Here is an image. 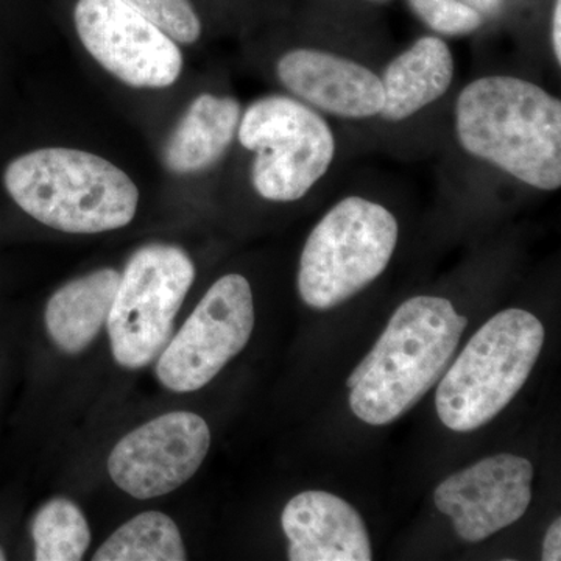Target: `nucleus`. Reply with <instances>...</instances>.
Wrapping results in <instances>:
<instances>
[{
  "label": "nucleus",
  "instance_id": "obj_20",
  "mask_svg": "<svg viewBox=\"0 0 561 561\" xmlns=\"http://www.w3.org/2000/svg\"><path fill=\"white\" fill-rule=\"evenodd\" d=\"M172 41L194 44L202 35V22L191 0H122Z\"/></svg>",
  "mask_w": 561,
  "mask_h": 561
},
{
  "label": "nucleus",
  "instance_id": "obj_17",
  "mask_svg": "<svg viewBox=\"0 0 561 561\" xmlns=\"http://www.w3.org/2000/svg\"><path fill=\"white\" fill-rule=\"evenodd\" d=\"M186 549L176 524L160 512L125 523L98 549L94 561H184Z\"/></svg>",
  "mask_w": 561,
  "mask_h": 561
},
{
  "label": "nucleus",
  "instance_id": "obj_13",
  "mask_svg": "<svg viewBox=\"0 0 561 561\" xmlns=\"http://www.w3.org/2000/svg\"><path fill=\"white\" fill-rule=\"evenodd\" d=\"M291 561H370L367 527L356 508L327 491H302L280 515Z\"/></svg>",
  "mask_w": 561,
  "mask_h": 561
},
{
  "label": "nucleus",
  "instance_id": "obj_3",
  "mask_svg": "<svg viewBox=\"0 0 561 561\" xmlns=\"http://www.w3.org/2000/svg\"><path fill=\"white\" fill-rule=\"evenodd\" d=\"M3 183L33 219L72 234L119 230L138 210L139 191L130 176L90 151L33 150L10 162Z\"/></svg>",
  "mask_w": 561,
  "mask_h": 561
},
{
  "label": "nucleus",
  "instance_id": "obj_2",
  "mask_svg": "<svg viewBox=\"0 0 561 561\" xmlns=\"http://www.w3.org/2000/svg\"><path fill=\"white\" fill-rule=\"evenodd\" d=\"M467 324L446 298L419 295L402 302L346 381L354 415L386 426L411 411L445 375Z\"/></svg>",
  "mask_w": 561,
  "mask_h": 561
},
{
  "label": "nucleus",
  "instance_id": "obj_22",
  "mask_svg": "<svg viewBox=\"0 0 561 561\" xmlns=\"http://www.w3.org/2000/svg\"><path fill=\"white\" fill-rule=\"evenodd\" d=\"M542 560H561V522L556 519L546 531L545 542H542Z\"/></svg>",
  "mask_w": 561,
  "mask_h": 561
},
{
  "label": "nucleus",
  "instance_id": "obj_12",
  "mask_svg": "<svg viewBox=\"0 0 561 561\" xmlns=\"http://www.w3.org/2000/svg\"><path fill=\"white\" fill-rule=\"evenodd\" d=\"M286 94L328 119H378L382 110L381 77L367 62L323 47H294L275 66Z\"/></svg>",
  "mask_w": 561,
  "mask_h": 561
},
{
  "label": "nucleus",
  "instance_id": "obj_14",
  "mask_svg": "<svg viewBox=\"0 0 561 561\" xmlns=\"http://www.w3.org/2000/svg\"><path fill=\"white\" fill-rule=\"evenodd\" d=\"M456 58L443 36H420L383 66V103L378 119L398 125L440 102L456 80Z\"/></svg>",
  "mask_w": 561,
  "mask_h": 561
},
{
  "label": "nucleus",
  "instance_id": "obj_11",
  "mask_svg": "<svg viewBox=\"0 0 561 561\" xmlns=\"http://www.w3.org/2000/svg\"><path fill=\"white\" fill-rule=\"evenodd\" d=\"M531 479L529 460L497 454L445 479L434 502L453 519L461 540L478 542L523 518L531 501Z\"/></svg>",
  "mask_w": 561,
  "mask_h": 561
},
{
  "label": "nucleus",
  "instance_id": "obj_15",
  "mask_svg": "<svg viewBox=\"0 0 561 561\" xmlns=\"http://www.w3.org/2000/svg\"><path fill=\"white\" fill-rule=\"evenodd\" d=\"M241 116L238 99L203 92L187 106L165 144V168L187 175L216 165L234 142Z\"/></svg>",
  "mask_w": 561,
  "mask_h": 561
},
{
  "label": "nucleus",
  "instance_id": "obj_6",
  "mask_svg": "<svg viewBox=\"0 0 561 561\" xmlns=\"http://www.w3.org/2000/svg\"><path fill=\"white\" fill-rule=\"evenodd\" d=\"M239 144L253 154L250 180L264 201H301L327 179L337 154L330 119L289 94H268L242 111Z\"/></svg>",
  "mask_w": 561,
  "mask_h": 561
},
{
  "label": "nucleus",
  "instance_id": "obj_1",
  "mask_svg": "<svg viewBox=\"0 0 561 561\" xmlns=\"http://www.w3.org/2000/svg\"><path fill=\"white\" fill-rule=\"evenodd\" d=\"M454 136L467 157L541 192L561 187V101L537 81L486 73L454 103Z\"/></svg>",
  "mask_w": 561,
  "mask_h": 561
},
{
  "label": "nucleus",
  "instance_id": "obj_9",
  "mask_svg": "<svg viewBox=\"0 0 561 561\" xmlns=\"http://www.w3.org/2000/svg\"><path fill=\"white\" fill-rule=\"evenodd\" d=\"M84 49L133 88H168L180 79L179 44L122 0H79L73 10Z\"/></svg>",
  "mask_w": 561,
  "mask_h": 561
},
{
  "label": "nucleus",
  "instance_id": "obj_8",
  "mask_svg": "<svg viewBox=\"0 0 561 561\" xmlns=\"http://www.w3.org/2000/svg\"><path fill=\"white\" fill-rule=\"evenodd\" d=\"M253 328V291L249 280L236 273L221 276L168 348L162 350L158 379L176 393L203 389L245 348Z\"/></svg>",
  "mask_w": 561,
  "mask_h": 561
},
{
  "label": "nucleus",
  "instance_id": "obj_7",
  "mask_svg": "<svg viewBox=\"0 0 561 561\" xmlns=\"http://www.w3.org/2000/svg\"><path fill=\"white\" fill-rule=\"evenodd\" d=\"M194 279V262L179 247L151 243L133 254L106 320L117 364L138 370L160 356Z\"/></svg>",
  "mask_w": 561,
  "mask_h": 561
},
{
  "label": "nucleus",
  "instance_id": "obj_23",
  "mask_svg": "<svg viewBox=\"0 0 561 561\" xmlns=\"http://www.w3.org/2000/svg\"><path fill=\"white\" fill-rule=\"evenodd\" d=\"M7 557H5V552L2 551V548H0V561H3L5 560Z\"/></svg>",
  "mask_w": 561,
  "mask_h": 561
},
{
  "label": "nucleus",
  "instance_id": "obj_10",
  "mask_svg": "<svg viewBox=\"0 0 561 561\" xmlns=\"http://www.w3.org/2000/svg\"><path fill=\"white\" fill-rule=\"evenodd\" d=\"M209 446V427L202 416L168 413L125 435L114 446L110 476L136 500H151L190 481L206 459Z\"/></svg>",
  "mask_w": 561,
  "mask_h": 561
},
{
  "label": "nucleus",
  "instance_id": "obj_24",
  "mask_svg": "<svg viewBox=\"0 0 561 561\" xmlns=\"http://www.w3.org/2000/svg\"><path fill=\"white\" fill-rule=\"evenodd\" d=\"M375 2H383V0H375Z\"/></svg>",
  "mask_w": 561,
  "mask_h": 561
},
{
  "label": "nucleus",
  "instance_id": "obj_21",
  "mask_svg": "<svg viewBox=\"0 0 561 561\" xmlns=\"http://www.w3.org/2000/svg\"><path fill=\"white\" fill-rule=\"evenodd\" d=\"M549 46H551L552 60L557 68L561 66V0H553L551 13V28H549Z\"/></svg>",
  "mask_w": 561,
  "mask_h": 561
},
{
  "label": "nucleus",
  "instance_id": "obj_16",
  "mask_svg": "<svg viewBox=\"0 0 561 561\" xmlns=\"http://www.w3.org/2000/svg\"><path fill=\"white\" fill-rule=\"evenodd\" d=\"M121 273L102 268L70 280L51 295L46 327L51 341L68 354H79L98 337L108 320Z\"/></svg>",
  "mask_w": 561,
  "mask_h": 561
},
{
  "label": "nucleus",
  "instance_id": "obj_19",
  "mask_svg": "<svg viewBox=\"0 0 561 561\" xmlns=\"http://www.w3.org/2000/svg\"><path fill=\"white\" fill-rule=\"evenodd\" d=\"M409 5L434 35L461 38L481 31L483 14L463 0H409Z\"/></svg>",
  "mask_w": 561,
  "mask_h": 561
},
{
  "label": "nucleus",
  "instance_id": "obj_4",
  "mask_svg": "<svg viewBox=\"0 0 561 561\" xmlns=\"http://www.w3.org/2000/svg\"><path fill=\"white\" fill-rule=\"evenodd\" d=\"M545 343L534 313L505 309L472 335L446 368L435 408L448 430L471 432L500 415L529 379Z\"/></svg>",
  "mask_w": 561,
  "mask_h": 561
},
{
  "label": "nucleus",
  "instance_id": "obj_18",
  "mask_svg": "<svg viewBox=\"0 0 561 561\" xmlns=\"http://www.w3.org/2000/svg\"><path fill=\"white\" fill-rule=\"evenodd\" d=\"M35 559L77 561L91 542V530L79 505L65 497L47 502L32 524Z\"/></svg>",
  "mask_w": 561,
  "mask_h": 561
},
{
  "label": "nucleus",
  "instance_id": "obj_5",
  "mask_svg": "<svg viewBox=\"0 0 561 561\" xmlns=\"http://www.w3.org/2000/svg\"><path fill=\"white\" fill-rule=\"evenodd\" d=\"M400 238L397 217L382 203L348 195L309 232L298 267L301 300L328 311L367 289L389 267Z\"/></svg>",
  "mask_w": 561,
  "mask_h": 561
}]
</instances>
